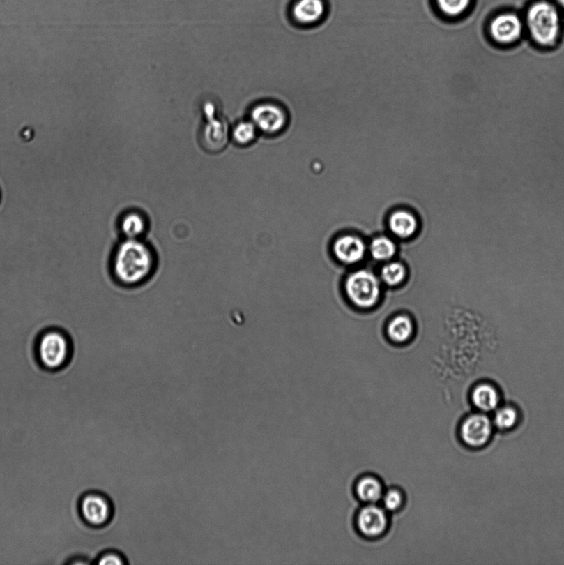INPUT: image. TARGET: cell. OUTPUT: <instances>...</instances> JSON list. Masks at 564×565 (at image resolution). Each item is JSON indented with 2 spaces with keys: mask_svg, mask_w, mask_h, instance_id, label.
I'll return each mask as SVG.
<instances>
[{
  "mask_svg": "<svg viewBox=\"0 0 564 565\" xmlns=\"http://www.w3.org/2000/svg\"><path fill=\"white\" fill-rule=\"evenodd\" d=\"M157 252L144 239H121L113 248L109 260L111 276L126 291L144 286L156 273Z\"/></svg>",
  "mask_w": 564,
  "mask_h": 565,
  "instance_id": "1",
  "label": "cell"
},
{
  "mask_svg": "<svg viewBox=\"0 0 564 565\" xmlns=\"http://www.w3.org/2000/svg\"><path fill=\"white\" fill-rule=\"evenodd\" d=\"M35 351L44 370L59 372L68 366L73 357V342L60 329H47L39 336Z\"/></svg>",
  "mask_w": 564,
  "mask_h": 565,
  "instance_id": "2",
  "label": "cell"
},
{
  "mask_svg": "<svg viewBox=\"0 0 564 565\" xmlns=\"http://www.w3.org/2000/svg\"><path fill=\"white\" fill-rule=\"evenodd\" d=\"M527 26L531 37L541 46L554 45L561 30L557 8L549 2H537L528 8Z\"/></svg>",
  "mask_w": 564,
  "mask_h": 565,
  "instance_id": "3",
  "label": "cell"
},
{
  "mask_svg": "<svg viewBox=\"0 0 564 565\" xmlns=\"http://www.w3.org/2000/svg\"><path fill=\"white\" fill-rule=\"evenodd\" d=\"M114 513L112 499L103 492L89 491L79 497L78 513L88 527L100 529L109 526Z\"/></svg>",
  "mask_w": 564,
  "mask_h": 565,
  "instance_id": "4",
  "label": "cell"
},
{
  "mask_svg": "<svg viewBox=\"0 0 564 565\" xmlns=\"http://www.w3.org/2000/svg\"><path fill=\"white\" fill-rule=\"evenodd\" d=\"M346 292L355 305L362 308H370L379 300L380 284L370 271H358L348 278Z\"/></svg>",
  "mask_w": 564,
  "mask_h": 565,
  "instance_id": "5",
  "label": "cell"
},
{
  "mask_svg": "<svg viewBox=\"0 0 564 565\" xmlns=\"http://www.w3.org/2000/svg\"><path fill=\"white\" fill-rule=\"evenodd\" d=\"M252 121L261 132L268 135H277L286 130L289 114L282 105L266 102L254 107L251 114Z\"/></svg>",
  "mask_w": 564,
  "mask_h": 565,
  "instance_id": "6",
  "label": "cell"
},
{
  "mask_svg": "<svg viewBox=\"0 0 564 565\" xmlns=\"http://www.w3.org/2000/svg\"><path fill=\"white\" fill-rule=\"evenodd\" d=\"M206 123L201 133V142L204 148L210 152H220L227 144L229 128L224 120L215 117V107L211 103L204 105Z\"/></svg>",
  "mask_w": 564,
  "mask_h": 565,
  "instance_id": "7",
  "label": "cell"
},
{
  "mask_svg": "<svg viewBox=\"0 0 564 565\" xmlns=\"http://www.w3.org/2000/svg\"><path fill=\"white\" fill-rule=\"evenodd\" d=\"M493 426L483 414H473L466 418L460 427V437L466 446L479 449L490 442Z\"/></svg>",
  "mask_w": 564,
  "mask_h": 565,
  "instance_id": "8",
  "label": "cell"
},
{
  "mask_svg": "<svg viewBox=\"0 0 564 565\" xmlns=\"http://www.w3.org/2000/svg\"><path fill=\"white\" fill-rule=\"evenodd\" d=\"M357 527L359 532L367 538L380 537L388 529V515L383 507L367 504L358 514Z\"/></svg>",
  "mask_w": 564,
  "mask_h": 565,
  "instance_id": "9",
  "label": "cell"
},
{
  "mask_svg": "<svg viewBox=\"0 0 564 565\" xmlns=\"http://www.w3.org/2000/svg\"><path fill=\"white\" fill-rule=\"evenodd\" d=\"M490 30L491 37L496 42L510 44L521 38L523 24L517 15L513 13H503L493 20Z\"/></svg>",
  "mask_w": 564,
  "mask_h": 565,
  "instance_id": "10",
  "label": "cell"
},
{
  "mask_svg": "<svg viewBox=\"0 0 564 565\" xmlns=\"http://www.w3.org/2000/svg\"><path fill=\"white\" fill-rule=\"evenodd\" d=\"M336 257L344 264H353L360 262L365 255L366 246L356 236L346 235L337 240L334 246Z\"/></svg>",
  "mask_w": 564,
  "mask_h": 565,
  "instance_id": "11",
  "label": "cell"
},
{
  "mask_svg": "<svg viewBox=\"0 0 564 565\" xmlns=\"http://www.w3.org/2000/svg\"><path fill=\"white\" fill-rule=\"evenodd\" d=\"M116 228L121 239H140L148 232V223L142 213L130 211L119 218Z\"/></svg>",
  "mask_w": 564,
  "mask_h": 565,
  "instance_id": "12",
  "label": "cell"
},
{
  "mask_svg": "<svg viewBox=\"0 0 564 565\" xmlns=\"http://www.w3.org/2000/svg\"><path fill=\"white\" fill-rule=\"evenodd\" d=\"M388 225L393 234L401 239H408L418 230L419 223L414 213L399 208L389 216Z\"/></svg>",
  "mask_w": 564,
  "mask_h": 565,
  "instance_id": "13",
  "label": "cell"
},
{
  "mask_svg": "<svg viewBox=\"0 0 564 565\" xmlns=\"http://www.w3.org/2000/svg\"><path fill=\"white\" fill-rule=\"evenodd\" d=\"M471 399L479 410L488 412L498 407L501 398L499 391L494 385L489 382H481L474 386Z\"/></svg>",
  "mask_w": 564,
  "mask_h": 565,
  "instance_id": "14",
  "label": "cell"
},
{
  "mask_svg": "<svg viewBox=\"0 0 564 565\" xmlns=\"http://www.w3.org/2000/svg\"><path fill=\"white\" fill-rule=\"evenodd\" d=\"M356 493L361 501L367 504H374L383 498V484L372 476H366L358 480L356 485Z\"/></svg>",
  "mask_w": 564,
  "mask_h": 565,
  "instance_id": "15",
  "label": "cell"
},
{
  "mask_svg": "<svg viewBox=\"0 0 564 565\" xmlns=\"http://www.w3.org/2000/svg\"><path fill=\"white\" fill-rule=\"evenodd\" d=\"M324 10L321 0H300L294 8V16L301 23H312L323 15Z\"/></svg>",
  "mask_w": 564,
  "mask_h": 565,
  "instance_id": "16",
  "label": "cell"
},
{
  "mask_svg": "<svg viewBox=\"0 0 564 565\" xmlns=\"http://www.w3.org/2000/svg\"><path fill=\"white\" fill-rule=\"evenodd\" d=\"M388 335L393 341L403 342L412 335L413 324L411 320L404 315L395 318L388 326Z\"/></svg>",
  "mask_w": 564,
  "mask_h": 565,
  "instance_id": "17",
  "label": "cell"
},
{
  "mask_svg": "<svg viewBox=\"0 0 564 565\" xmlns=\"http://www.w3.org/2000/svg\"><path fill=\"white\" fill-rule=\"evenodd\" d=\"M370 250L375 259L386 261L392 259L396 253L397 248L392 239L388 237H379L373 240Z\"/></svg>",
  "mask_w": 564,
  "mask_h": 565,
  "instance_id": "18",
  "label": "cell"
},
{
  "mask_svg": "<svg viewBox=\"0 0 564 565\" xmlns=\"http://www.w3.org/2000/svg\"><path fill=\"white\" fill-rule=\"evenodd\" d=\"M519 421V414L516 408L505 407L497 411L494 418V424L501 430H509L514 428Z\"/></svg>",
  "mask_w": 564,
  "mask_h": 565,
  "instance_id": "19",
  "label": "cell"
},
{
  "mask_svg": "<svg viewBox=\"0 0 564 565\" xmlns=\"http://www.w3.org/2000/svg\"><path fill=\"white\" fill-rule=\"evenodd\" d=\"M406 277V269L398 262H392L384 266L381 270V278L389 286H397L401 283Z\"/></svg>",
  "mask_w": 564,
  "mask_h": 565,
  "instance_id": "20",
  "label": "cell"
},
{
  "mask_svg": "<svg viewBox=\"0 0 564 565\" xmlns=\"http://www.w3.org/2000/svg\"><path fill=\"white\" fill-rule=\"evenodd\" d=\"M257 128L252 122H242L238 123L233 130V137L235 142L241 145H247L256 139Z\"/></svg>",
  "mask_w": 564,
  "mask_h": 565,
  "instance_id": "21",
  "label": "cell"
},
{
  "mask_svg": "<svg viewBox=\"0 0 564 565\" xmlns=\"http://www.w3.org/2000/svg\"><path fill=\"white\" fill-rule=\"evenodd\" d=\"M93 564L98 565H125L130 564L121 551L109 549L103 551L97 556Z\"/></svg>",
  "mask_w": 564,
  "mask_h": 565,
  "instance_id": "22",
  "label": "cell"
},
{
  "mask_svg": "<svg viewBox=\"0 0 564 565\" xmlns=\"http://www.w3.org/2000/svg\"><path fill=\"white\" fill-rule=\"evenodd\" d=\"M437 2L439 8L447 15L457 16L468 10L471 0H437Z\"/></svg>",
  "mask_w": 564,
  "mask_h": 565,
  "instance_id": "23",
  "label": "cell"
},
{
  "mask_svg": "<svg viewBox=\"0 0 564 565\" xmlns=\"http://www.w3.org/2000/svg\"><path fill=\"white\" fill-rule=\"evenodd\" d=\"M383 502L386 510L395 511L401 508L404 502V497L402 492L397 489H390L384 493Z\"/></svg>",
  "mask_w": 564,
  "mask_h": 565,
  "instance_id": "24",
  "label": "cell"
},
{
  "mask_svg": "<svg viewBox=\"0 0 564 565\" xmlns=\"http://www.w3.org/2000/svg\"><path fill=\"white\" fill-rule=\"evenodd\" d=\"M91 562L88 558L84 557V556H75V557L69 559L68 562H66L68 564H89Z\"/></svg>",
  "mask_w": 564,
  "mask_h": 565,
  "instance_id": "25",
  "label": "cell"
},
{
  "mask_svg": "<svg viewBox=\"0 0 564 565\" xmlns=\"http://www.w3.org/2000/svg\"><path fill=\"white\" fill-rule=\"evenodd\" d=\"M557 1L564 8V0H557Z\"/></svg>",
  "mask_w": 564,
  "mask_h": 565,
  "instance_id": "26",
  "label": "cell"
}]
</instances>
